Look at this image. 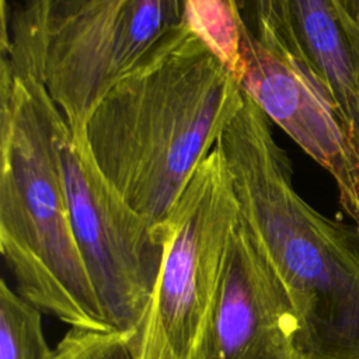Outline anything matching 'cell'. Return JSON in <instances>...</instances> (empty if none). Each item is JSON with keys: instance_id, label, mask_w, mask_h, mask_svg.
I'll use <instances>...</instances> for the list:
<instances>
[{"instance_id": "8fae6325", "label": "cell", "mask_w": 359, "mask_h": 359, "mask_svg": "<svg viewBox=\"0 0 359 359\" xmlns=\"http://www.w3.org/2000/svg\"><path fill=\"white\" fill-rule=\"evenodd\" d=\"M42 310L0 280V359H56L45 338Z\"/></svg>"}, {"instance_id": "ba28073f", "label": "cell", "mask_w": 359, "mask_h": 359, "mask_svg": "<svg viewBox=\"0 0 359 359\" xmlns=\"http://www.w3.org/2000/svg\"><path fill=\"white\" fill-rule=\"evenodd\" d=\"M289 293L240 217L231 230L203 359H306Z\"/></svg>"}, {"instance_id": "9c48e42d", "label": "cell", "mask_w": 359, "mask_h": 359, "mask_svg": "<svg viewBox=\"0 0 359 359\" xmlns=\"http://www.w3.org/2000/svg\"><path fill=\"white\" fill-rule=\"evenodd\" d=\"M304 59L325 86L359 151V24L337 0H289Z\"/></svg>"}, {"instance_id": "30bf717a", "label": "cell", "mask_w": 359, "mask_h": 359, "mask_svg": "<svg viewBox=\"0 0 359 359\" xmlns=\"http://www.w3.org/2000/svg\"><path fill=\"white\" fill-rule=\"evenodd\" d=\"M107 1L111 0H22L10 15L3 11L1 55L25 50L49 31Z\"/></svg>"}, {"instance_id": "5bb4252c", "label": "cell", "mask_w": 359, "mask_h": 359, "mask_svg": "<svg viewBox=\"0 0 359 359\" xmlns=\"http://www.w3.org/2000/svg\"><path fill=\"white\" fill-rule=\"evenodd\" d=\"M238 3L247 27L259 41L302 52L290 24L289 0H238Z\"/></svg>"}, {"instance_id": "9a60e30c", "label": "cell", "mask_w": 359, "mask_h": 359, "mask_svg": "<svg viewBox=\"0 0 359 359\" xmlns=\"http://www.w3.org/2000/svg\"><path fill=\"white\" fill-rule=\"evenodd\" d=\"M344 11L359 24V0H337Z\"/></svg>"}, {"instance_id": "5b68a950", "label": "cell", "mask_w": 359, "mask_h": 359, "mask_svg": "<svg viewBox=\"0 0 359 359\" xmlns=\"http://www.w3.org/2000/svg\"><path fill=\"white\" fill-rule=\"evenodd\" d=\"M36 90L72 227L94 289L111 328L135 337L154 290L164 238L104 177L84 136L72 130L39 81Z\"/></svg>"}, {"instance_id": "4fadbf2b", "label": "cell", "mask_w": 359, "mask_h": 359, "mask_svg": "<svg viewBox=\"0 0 359 359\" xmlns=\"http://www.w3.org/2000/svg\"><path fill=\"white\" fill-rule=\"evenodd\" d=\"M133 334L70 327L59 341L56 359H135Z\"/></svg>"}, {"instance_id": "7c38bea8", "label": "cell", "mask_w": 359, "mask_h": 359, "mask_svg": "<svg viewBox=\"0 0 359 359\" xmlns=\"http://www.w3.org/2000/svg\"><path fill=\"white\" fill-rule=\"evenodd\" d=\"M185 3L192 31L241 83V36L247 24L238 0H185Z\"/></svg>"}, {"instance_id": "52a82bcc", "label": "cell", "mask_w": 359, "mask_h": 359, "mask_svg": "<svg viewBox=\"0 0 359 359\" xmlns=\"http://www.w3.org/2000/svg\"><path fill=\"white\" fill-rule=\"evenodd\" d=\"M241 87L271 122L327 170L359 231V151L325 86L302 53L259 41L245 25Z\"/></svg>"}, {"instance_id": "6da1fadb", "label": "cell", "mask_w": 359, "mask_h": 359, "mask_svg": "<svg viewBox=\"0 0 359 359\" xmlns=\"http://www.w3.org/2000/svg\"><path fill=\"white\" fill-rule=\"evenodd\" d=\"M243 100L240 80L189 29L105 94L84 139L104 177L157 229Z\"/></svg>"}, {"instance_id": "8992f818", "label": "cell", "mask_w": 359, "mask_h": 359, "mask_svg": "<svg viewBox=\"0 0 359 359\" xmlns=\"http://www.w3.org/2000/svg\"><path fill=\"white\" fill-rule=\"evenodd\" d=\"M189 29L185 0H111L1 59L14 72L34 76L72 130L84 136L105 94Z\"/></svg>"}, {"instance_id": "277c9868", "label": "cell", "mask_w": 359, "mask_h": 359, "mask_svg": "<svg viewBox=\"0 0 359 359\" xmlns=\"http://www.w3.org/2000/svg\"><path fill=\"white\" fill-rule=\"evenodd\" d=\"M240 205L216 143L157 227L164 251L132 348L135 359H203Z\"/></svg>"}, {"instance_id": "7a4b0ae2", "label": "cell", "mask_w": 359, "mask_h": 359, "mask_svg": "<svg viewBox=\"0 0 359 359\" xmlns=\"http://www.w3.org/2000/svg\"><path fill=\"white\" fill-rule=\"evenodd\" d=\"M217 144L241 217L293 303L306 359H359V231L299 195L289 156L247 93Z\"/></svg>"}, {"instance_id": "3957f363", "label": "cell", "mask_w": 359, "mask_h": 359, "mask_svg": "<svg viewBox=\"0 0 359 359\" xmlns=\"http://www.w3.org/2000/svg\"><path fill=\"white\" fill-rule=\"evenodd\" d=\"M36 79L0 67V250L17 292L70 327L112 330L79 248Z\"/></svg>"}]
</instances>
